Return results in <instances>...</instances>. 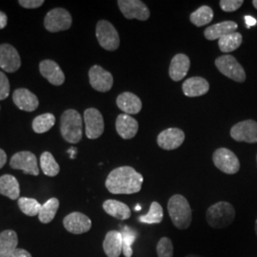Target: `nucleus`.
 Returning a JSON list of instances; mask_svg holds the SVG:
<instances>
[{"mask_svg": "<svg viewBox=\"0 0 257 257\" xmlns=\"http://www.w3.org/2000/svg\"><path fill=\"white\" fill-rule=\"evenodd\" d=\"M103 209L106 213L120 220H127L132 215L128 205L113 199H109L103 203Z\"/></svg>", "mask_w": 257, "mask_h": 257, "instance_id": "393cba45", "label": "nucleus"}, {"mask_svg": "<svg viewBox=\"0 0 257 257\" xmlns=\"http://www.w3.org/2000/svg\"><path fill=\"white\" fill-rule=\"evenodd\" d=\"M115 128L117 134L123 139H132L137 136L139 126L138 121L134 117L126 113H121L116 118Z\"/></svg>", "mask_w": 257, "mask_h": 257, "instance_id": "6ab92c4d", "label": "nucleus"}, {"mask_svg": "<svg viewBox=\"0 0 257 257\" xmlns=\"http://www.w3.org/2000/svg\"><path fill=\"white\" fill-rule=\"evenodd\" d=\"M89 79L91 86L97 92H109L113 85L111 74L98 65H94L90 69Z\"/></svg>", "mask_w": 257, "mask_h": 257, "instance_id": "ddd939ff", "label": "nucleus"}, {"mask_svg": "<svg viewBox=\"0 0 257 257\" xmlns=\"http://www.w3.org/2000/svg\"><path fill=\"white\" fill-rule=\"evenodd\" d=\"M215 66L221 74L235 82L242 83L246 80L245 70L232 55L219 56L215 60Z\"/></svg>", "mask_w": 257, "mask_h": 257, "instance_id": "423d86ee", "label": "nucleus"}, {"mask_svg": "<svg viewBox=\"0 0 257 257\" xmlns=\"http://www.w3.org/2000/svg\"><path fill=\"white\" fill-rule=\"evenodd\" d=\"M10 166L15 170H21L26 175H39L37 156L28 151L19 152L14 155L11 158Z\"/></svg>", "mask_w": 257, "mask_h": 257, "instance_id": "9d476101", "label": "nucleus"}, {"mask_svg": "<svg viewBox=\"0 0 257 257\" xmlns=\"http://www.w3.org/2000/svg\"><path fill=\"white\" fill-rule=\"evenodd\" d=\"M103 249L108 257H119L123 250L121 232L117 230L108 231L103 241Z\"/></svg>", "mask_w": 257, "mask_h": 257, "instance_id": "4be33fe9", "label": "nucleus"}, {"mask_svg": "<svg viewBox=\"0 0 257 257\" xmlns=\"http://www.w3.org/2000/svg\"><path fill=\"white\" fill-rule=\"evenodd\" d=\"M243 37L242 35L237 32L232 33L230 35L224 36L218 39V46L222 53H230L238 49L242 44Z\"/></svg>", "mask_w": 257, "mask_h": 257, "instance_id": "cd10ccee", "label": "nucleus"}, {"mask_svg": "<svg viewBox=\"0 0 257 257\" xmlns=\"http://www.w3.org/2000/svg\"><path fill=\"white\" fill-rule=\"evenodd\" d=\"M65 229L74 234H82L91 230L92 220L82 212L74 211L63 220Z\"/></svg>", "mask_w": 257, "mask_h": 257, "instance_id": "4468645a", "label": "nucleus"}, {"mask_svg": "<svg viewBox=\"0 0 257 257\" xmlns=\"http://www.w3.org/2000/svg\"><path fill=\"white\" fill-rule=\"evenodd\" d=\"M140 210V206H137L136 207V211H139Z\"/></svg>", "mask_w": 257, "mask_h": 257, "instance_id": "de8ad7c7", "label": "nucleus"}, {"mask_svg": "<svg viewBox=\"0 0 257 257\" xmlns=\"http://www.w3.org/2000/svg\"><path fill=\"white\" fill-rule=\"evenodd\" d=\"M117 107L126 114H138L142 109L141 99L135 93L125 92L118 95L116 99Z\"/></svg>", "mask_w": 257, "mask_h": 257, "instance_id": "5701e85b", "label": "nucleus"}, {"mask_svg": "<svg viewBox=\"0 0 257 257\" xmlns=\"http://www.w3.org/2000/svg\"><path fill=\"white\" fill-rule=\"evenodd\" d=\"M7 23H8V19L6 14H4L3 12H0V30L6 27Z\"/></svg>", "mask_w": 257, "mask_h": 257, "instance_id": "a19ab883", "label": "nucleus"}, {"mask_svg": "<svg viewBox=\"0 0 257 257\" xmlns=\"http://www.w3.org/2000/svg\"><path fill=\"white\" fill-rule=\"evenodd\" d=\"M235 210L229 202L220 201L211 205L206 212L208 224L213 229H224L229 227L234 220Z\"/></svg>", "mask_w": 257, "mask_h": 257, "instance_id": "20e7f679", "label": "nucleus"}, {"mask_svg": "<svg viewBox=\"0 0 257 257\" xmlns=\"http://www.w3.org/2000/svg\"><path fill=\"white\" fill-rule=\"evenodd\" d=\"M163 216H164L163 208L159 203L154 201L151 204V207L147 214L140 215L138 217V220L141 223L149 224V225L159 224L163 221Z\"/></svg>", "mask_w": 257, "mask_h": 257, "instance_id": "c756f323", "label": "nucleus"}, {"mask_svg": "<svg viewBox=\"0 0 257 257\" xmlns=\"http://www.w3.org/2000/svg\"><path fill=\"white\" fill-rule=\"evenodd\" d=\"M21 66L19 52L10 44L0 45V68L7 73H15Z\"/></svg>", "mask_w": 257, "mask_h": 257, "instance_id": "2eb2a0df", "label": "nucleus"}, {"mask_svg": "<svg viewBox=\"0 0 257 257\" xmlns=\"http://www.w3.org/2000/svg\"><path fill=\"white\" fill-rule=\"evenodd\" d=\"M185 257H203V256H200V255H195V254H188V255H187V256H185Z\"/></svg>", "mask_w": 257, "mask_h": 257, "instance_id": "49530a36", "label": "nucleus"}, {"mask_svg": "<svg viewBox=\"0 0 257 257\" xmlns=\"http://www.w3.org/2000/svg\"><path fill=\"white\" fill-rule=\"evenodd\" d=\"M19 244L18 234L15 230H7L0 232V257H7Z\"/></svg>", "mask_w": 257, "mask_h": 257, "instance_id": "bb28decb", "label": "nucleus"}, {"mask_svg": "<svg viewBox=\"0 0 257 257\" xmlns=\"http://www.w3.org/2000/svg\"><path fill=\"white\" fill-rule=\"evenodd\" d=\"M10 94V82L6 74L0 72V100L6 99Z\"/></svg>", "mask_w": 257, "mask_h": 257, "instance_id": "4c0bfd02", "label": "nucleus"}, {"mask_svg": "<svg viewBox=\"0 0 257 257\" xmlns=\"http://www.w3.org/2000/svg\"><path fill=\"white\" fill-rule=\"evenodd\" d=\"M122 234V240H123V254L125 257L133 256V248L132 246L135 243L138 237V232L133 229H130L128 227L122 228L120 231Z\"/></svg>", "mask_w": 257, "mask_h": 257, "instance_id": "72a5a7b5", "label": "nucleus"}, {"mask_svg": "<svg viewBox=\"0 0 257 257\" xmlns=\"http://www.w3.org/2000/svg\"><path fill=\"white\" fill-rule=\"evenodd\" d=\"M230 137L235 141L246 143H256L257 122L248 119L241 121L230 128Z\"/></svg>", "mask_w": 257, "mask_h": 257, "instance_id": "f8f14e48", "label": "nucleus"}, {"mask_svg": "<svg viewBox=\"0 0 257 257\" xmlns=\"http://www.w3.org/2000/svg\"><path fill=\"white\" fill-rule=\"evenodd\" d=\"M68 153L71 155V158H74V156L76 155V150H75V148H71L68 151Z\"/></svg>", "mask_w": 257, "mask_h": 257, "instance_id": "c03bdc74", "label": "nucleus"}, {"mask_svg": "<svg viewBox=\"0 0 257 257\" xmlns=\"http://www.w3.org/2000/svg\"><path fill=\"white\" fill-rule=\"evenodd\" d=\"M13 100L19 109L25 111H34L39 106L37 95L24 88L18 89L14 92Z\"/></svg>", "mask_w": 257, "mask_h": 257, "instance_id": "a211bd4d", "label": "nucleus"}, {"mask_svg": "<svg viewBox=\"0 0 257 257\" xmlns=\"http://www.w3.org/2000/svg\"><path fill=\"white\" fill-rule=\"evenodd\" d=\"M182 90L184 94L188 97L202 96L209 92L210 84L203 77L194 76L184 81Z\"/></svg>", "mask_w": 257, "mask_h": 257, "instance_id": "aec40b11", "label": "nucleus"}, {"mask_svg": "<svg viewBox=\"0 0 257 257\" xmlns=\"http://www.w3.org/2000/svg\"><path fill=\"white\" fill-rule=\"evenodd\" d=\"M96 38L100 46L107 51H115L120 45L119 35L113 25L107 20H100L96 25Z\"/></svg>", "mask_w": 257, "mask_h": 257, "instance_id": "39448f33", "label": "nucleus"}, {"mask_svg": "<svg viewBox=\"0 0 257 257\" xmlns=\"http://www.w3.org/2000/svg\"><path fill=\"white\" fill-rule=\"evenodd\" d=\"M256 159H257V157H256Z\"/></svg>", "mask_w": 257, "mask_h": 257, "instance_id": "8fccbe9b", "label": "nucleus"}, {"mask_svg": "<svg viewBox=\"0 0 257 257\" xmlns=\"http://www.w3.org/2000/svg\"><path fill=\"white\" fill-rule=\"evenodd\" d=\"M143 180L142 175L133 167L122 166L110 172L105 185L112 194H133L141 191Z\"/></svg>", "mask_w": 257, "mask_h": 257, "instance_id": "f257e3e1", "label": "nucleus"}, {"mask_svg": "<svg viewBox=\"0 0 257 257\" xmlns=\"http://www.w3.org/2000/svg\"><path fill=\"white\" fill-rule=\"evenodd\" d=\"M246 23H247V25H248V27H251V26H254L255 24H256V20L253 19V18H251V17H249V16H247L246 18Z\"/></svg>", "mask_w": 257, "mask_h": 257, "instance_id": "37998d69", "label": "nucleus"}, {"mask_svg": "<svg viewBox=\"0 0 257 257\" xmlns=\"http://www.w3.org/2000/svg\"><path fill=\"white\" fill-rule=\"evenodd\" d=\"M39 71L43 77L55 86H60L65 82V74L59 65L54 60L46 59L40 62Z\"/></svg>", "mask_w": 257, "mask_h": 257, "instance_id": "f3484780", "label": "nucleus"}, {"mask_svg": "<svg viewBox=\"0 0 257 257\" xmlns=\"http://www.w3.org/2000/svg\"><path fill=\"white\" fill-rule=\"evenodd\" d=\"M243 0H221L219 2L221 9L227 13L235 12L243 5Z\"/></svg>", "mask_w": 257, "mask_h": 257, "instance_id": "e433bc0d", "label": "nucleus"}, {"mask_svg": "<svg viewBox=\"0 0 257 257\" xmlns=\"http://www.w3.org/2000/svg\"><path fill=\"white\" fill-rule=\"evenodd\" d=\"M41 204L34 198L20 197L19 199V207L20 211L28 216H36L41 209Z\"/></svg>", "mask_w": 257, "mask_h": 257, "instance_id": "f704fd0d", "label": "nucleus"}, {"mask_svg": "<svg viewBox=\"0 0 257 257\" xmlns=\"http://www.w3.org/2000/svg\"><path fill=\"white\" fill-rule=\"evenodd\" d=\"M184 140L185 134L181 128H169L158 135L157 144L163 150L173 151L180 147Z\"/></svg>", "mask_w": 257, "mask_h": 257, "instance_id": "dca6fc26", "label": "nucleus"}, {"mask_svg": "<svg viewBox=\"0 0 257 257\" xmlns=\"http://www.w3.org/2000/svg\"><path fill=\"white\" fill-rule=\"evenodd\" d=\"M214 166L227 175H235L240 169V162L233 152L227 148L217 149L212 156Z\"/></svg>", "mask_w": 257, "mask_h": 257, "instance_id": "0eeeda50", "label": "nucleus"}, {"mask_svg": "<svg viewBox=\"0 0 257 257\" xmlns=\"http://www.w3.org/2000/svg\"><path fill=\"white\" fill-rule=\"evenodd\" d=\"M168 211L175 228L188 229L193 221V211L187 198L181 194L173 195L168 202Z\"/></svg>", "mask_w": 257, "mask_h": 257, "instance_id": "f03ea898", "label": "nucleus"}, {"mask_svg": "<svg viewBox=\"0 0 257 257\" xmlns=\"http://www.w3.org/2000/svg\"><path fill=\"white\" fill-rule=\"evenodd\" d=\"M6 162H7V155L2 149H0V169L4 167Z\"/></svg>", "mask_w": 257, "mask_h": 257, "instance_id": "79ce46f5", "label": "nucleus"}, {"mask_svg": "<svg viewBox=\"0 0 257 257\" xmlns=\"http://www.w3.org/2000/svg\"><path fill=\"white\" fill-rule=\"evenodd\" d=\"M59 208V200L57 198H51L41 206L38 213V218L40 222L47 224L54 220L55 214Z\"/></svg>", "mask_w": 257, "mask_h": 257, "instance_id": "c85d7f7f", "label": "nucleus"}, {"mask_svg": "<svg viewBox=\"0 0 257 257\" xmlns=\"http://www.w3.org/2000/svg\"><path fill=\"white\" fill-rule=\"evenodd\" d=\"M252 5H253V7L257 10V0H253V1H252Z\"/></svg>", "mask_w": 257, "mask_h": 257, "instance_id": "a18cd8bd", "label": "nucleus"}, {"mask_svg": "<svg viewBox=\"0 0 257 257\" xmlns=\"http://www.w3.org/2000/svg\"><path fill=\"white\" fill-rule=\"evenodd\" d=\"M191 67L190 58L184 54L175 55L171 61L169 74L174 81H180L187 75Z\"/></svg>", "mask_w": 257, "mask_h": 257, "instance_id": "412c9836", "label": "nucleus"}, {"mask_svg": "<svg viewBox=\"0 0 257 257\" xmlns=\"http://www.w3.org/2000/svg\"><path fill=\"white\" fill-rule=\"evenodd\" d=\"M0 194L7 196L12 200L19 198L20 188L18 179L11 175L0 176Z\"/></svg>", "mask_w": 257, "mask_h": 257, "instance_id": "a878e982", "label": "nucleus"}, {"mask_svg": "<svg viewBox=\"0 0 257 257\" xmlns=\"http://www.w3.org/2000/svg\"><path fill=\"white\" fill-rule=\"evenodd\" d=\"M118 7L127 19H138L146 21L151 16L147 5L140 0H118Z\"/></svg>", "mask_w": 257, "mask_h": 257, "instance_id": "1a4fd4ad", "label": "nucleus"}, {"mask_svg": "<svg viewBox=\"0 0 257 257\" xmlns=\"http://www.w3.org/2000/svg\"><path fill=\"white\" fill-rule=\"evenodd\" d=\"M238 25L234 21H223L207 28L204 32V36L208 40L219 39L224 36L235 33Z\"/></svg>", "mask_w": 257, "mask_h": 257, "instance_id": "b1692460", "label": "nucleus"}, {"mask_svg": "<svg viewBox=\"0 0 257 257\" xmlns=\"http://www.w3.org/2000/svg\"><path fill=\"white\" fill-rule=\"evenodd\" d=\"M158 257H174V245L169 237H162L156 246Z\"/></svg>", "mask_w": 257, "mask_h": 257, "instance_id": "c9c22d12", "label": "nucleus"}, {"mask_svg": "<svg viewBox=\"0 0 257 257\" xmlns=\"http://www.w3.org/2000/svg\"><path fill=\"white\" fill-rule=\"evenodd\" d=\"M19 4L26 9H37L44 4L43 0H19Z\"/></svg>", "mask_w": 257, "mask_h": 257, "instance_id": "58836bf2", "label": "nucleus"}, {"mask_svg": "<svg viewBox=\"0 0 257 257\" xmlns=\"http://www.w3.org/2000/svg\"><path fill=\"white\" fill-rule=\"evenodd\" d=\"M255 232H256V235H257V219H256V221H255Z\"/></svg>", "mask_w": 257, "mask_h": 257, "instance_id": "09e8293b", "label": "nucleus"}, {"mask_svg": "<svg viewBox=\"0 0 257 257\" xmlns=\"http://www.w3.org/2000/svg\"><path fill=\"white\" fill-rule=\"evenodd\" d=\"M7 257H32L31 253L23 248H16L11 254Z\"/></svg>", "mask_w": 257, "mask_h": 257, "instance_id": "ea45409f", "label": "nucleus"}, {"mask_svg": "<svg viewBox=\"0 0 257 257\" xmlns=\"http://www.w3.org/2000/svg\"><path fill=\"white\" fill-rule=\"evenodd\" d=\"M213 19V11L209 6H202L193 12L190 20L196 27H202L209 24Z\"/></svg>", "mask_w": 257, "mask_h": 257, "instance_id": "7c9ffc66", "label": "nucleus"}, {"mask_svg": "<svg viewBox=\"0 0 257 257\" xmlns=\"http://www.w3.org/2000/svg\"><path fill=\"white\" fill-rule=\"evenodd\" d=\"M73 23L71 14L63 8L51 10L44 19V26L51 33L69 30Z\"/></svg>", "mask_w": 257, "mask_h": 257, "instance_id": "6e6552de", "label": "nucleus"}, {"mask_svg": "<svg viewBox=\"0 0 257 257\" xmlns=\"http://www.w3.org/2000/svg\"><path fill=\"white\" fill-rule=\"evenodd\" d=\"M83 120L75 110H67L61 115L60 133L65 141L76 144L82 138Z\"/></svg>", "mask_w": 257, "mask_h": 257, "instance_id": "7ed1b4c3", "label": "nucleus"}, {"mask_svg": "<svg viewBox=\"0 0 257 257\" xmlns=\"http://www.w3.org/2000/svg\"><path fill=\"white\" fill-rule=\"evenodd\" d=\"M40 166L43 174L47 176H55L60 171L55 157L49 152H44L40 156Z\"/></svg>", "mask_w": 257, "mask_h": 257, "instance_id": "473e14b6", "label": "nucleus"}, {"mask_svg": "<svg viewBox=\"0 0 257 257\" xmlns=\"http://www.w3.org/2000/svg\"><path fill=\"white\" fill-rule=\"evenodd\" d=\"M55 117L53 113L47 112L37 116L33 121V130L37 134H44L55 126Z\"/></svg>", "mask_w": 257, "mask_h": 257, "instance_id": "2f4dec72", "label": "nucleus"}, {"mask_svg": "<svg viewBox=\"0 0 257 257\" xmlns=\"http://www.w3.org/2000/svg\"><path fill=\"white\" fill-rule=\"evenodd\" d=\"M84 122L86 126V137L89 139L100 138L104 133V119L101 112L94 108L84 111Z\"/></svg>", "mask_w": 257, "mask_h": 257, "instance_id": "9b49d317", "label": "nucleus"}]
</instances>
